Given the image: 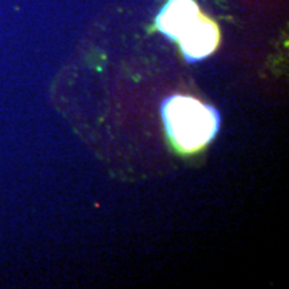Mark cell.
Wrapping results in <instances>:
<instances>
[{"mask_svg":"<svg viewBox=\"0 0 289 289\" xmlns=\"http://www.w3.org/2000/svg\"><path fill=\"white\" fill-rule=\"evenodd\" d=\"M162 119L175 146L186 153L207 145L220 129L216 109L184 95H173L163 102Z\"/></svg>","mask_w":289,"mask_h":289,"instance_id":"cell-1","label":"cell"},{"mask_svg":"<svg viewBox=\"0 0 289 289\" xmlns=\"http://www.w3.org/2000/svg\"><path fill=\"white\" fill-rule=\"evenodd\" d=\"M177 42L187 62H197L205 59L217 48L220 43V31L216 23L201 13Z\"/></svg>","mask_w":289,"mask_h":289,"instance_id":"cell-2","label":"cell"},{"mask_svg":"<svg viewBox=\"0 0 289 289\" xmlns=\"http://www.w3.org/2000/svg\"><path fill=\"white\" fill-rule=\"evenodd\" d=\"M200 15V8L194 0H169L158 12L155 27L169 39L178 40Z\"/></svg>","mask_w":289,"mask_h":289,"instance_id":"cell-3","label":"cell"}]
</instances>
